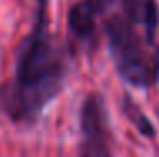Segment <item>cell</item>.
I'll use <instances>...</instances> for the list:
<instances>
[{"label":"cell","mask_w":159,"mask_h":157,"mask_svg":"<svg viewBox=\"0 0 159 157\" xmlns=\"http://www.w3.org/2000/svg\"><path fill=\"white\" fill-rule=\"evenodd\" d=\"M49 0H36L31 31L16 51L14 81L3 96V108L16 123H34L66 81L70 61L66 51L49 32Z\"/></svg>","instance_id":"1"},{"label":"cell","mask_w":159,"mask_h":157,"mask_svg":"<svg viewBox=\"0 0 159 157\" xmlns=\"http://www.w3.org/2000/svg\"><path fill=\"white\" fill-rule=\"evenodd\" d=\"M80 155L108 157L113 154V132L105 100L100 93H90L80 108Z\"/></svg>","instance_id":"3"},{"label":"cell","mask_w":159,"mask_h":157,"mask_svg":"<svg viewBox=\"0 0 159 157\" xmlns=\"http://www.w3.org/2000/svg\"><path fill=\"white\" fill-rule=\"evenodd\" d=\"M100 7L95 0H78L68 10V31L80 42H93Z\"/></svg>","instance_id":"4"},{"label":"cell","mask_w":159,"mask_h":157,"mask_svg":"<svg viewBox=\"0 0 159 157\" xmlns=\"http://www.w3.org/2000/svg\"><path fill=\"white\" fill-rule=\"evenodd\" d=\"M120 107H122L124 117L130 122V125H134V129L137 130L142 137H146V139H156V135H157L156 125L151 122V118L144 113V110L139 107V103L135 102L127 91L122 95Z\"/></svg>","instance_id":"6"},{"label":"cell","mask_w":159,"mask_h":157,"mask_svg":"<svg viewBox=\"0 0 159 157\" xmlns=\"http://www.w3.org/2000/svg\"><path fill=\"white\" fill-rule=\"evenodd\" d=\"M122 15L139 25L149 39L156 41L159 29V5L156 0H119Z\"/></svg>","instance_id":"5"},{"label":"cell","mask_w":159,"mask_h":157,"mask_svg":"<svg viewBox=\"0 0 159 157\" xmlns=\"http://www.w3.org/2000/svg\"><path fill=\"white\" fill-rule=\"evenodd\" d=\"M108 54L119 78L129 86L152 88L159 83V44L124 15L105 22Z\"/></svg>","instance_id":"2"}]
</instances>
